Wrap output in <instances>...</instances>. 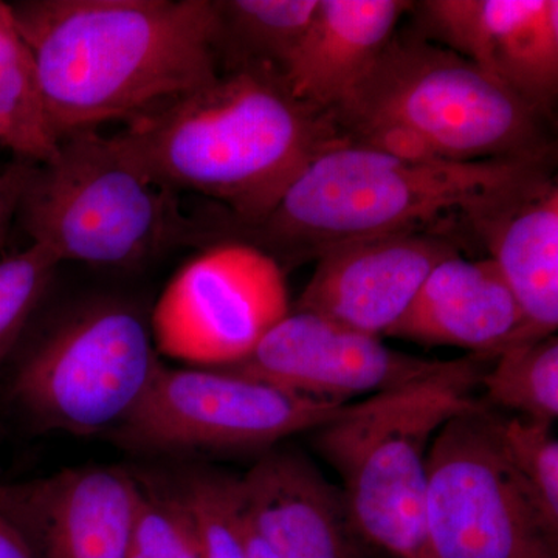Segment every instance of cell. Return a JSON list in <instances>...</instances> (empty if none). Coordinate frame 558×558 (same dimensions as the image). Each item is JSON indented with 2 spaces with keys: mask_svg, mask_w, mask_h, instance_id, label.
Here are the masks:
<instances>
[{
  "mask_svg": "<svg viewBox=\"0 0 558 558\" xmlns=\"http://www.w3.org/2000/svg\"><path fill=\"white\" fill-rule=\"evenodd\" d=\"M0 145L36 165L49 163L60 148L35 60L7 2H0Z\"/></svg>",
  "mask_w": 558,
  "mask_h": 558,
  "instance_id": "cell-20",
  "label": "cell"
},
{
  "mask_svg": "<svg viewBox=\"0 0 558 558\" xmlns=\"http://www.w3.org/2000/svg\"><path fill=\"white\" fill-rule=\"evenodd\" d=\"M425 523L435 558H558V524L499 439L497 411L451 417L428 453Z\"/></svg>",
  "mask_w": 558,
  "mask_h": 558,
  "instance_id": "cell-8",
  "label": "cell"
},
{
  "mask_svg": "<svg viewBox=\"0 0 558 558\" xmlns=\"http://www.w3.org/2000/svg\"><path fill=\"white\" fill-rule=\"evenodd\" d=\"M242 487V486H241ZM244 497V495H242ZM247 517V513H245ZM247 558H279L266 542L256 534L247 519Z\"/></svg>",
  "mask_w": 558,
  "mask_h": 558,
  "instance_id": "cell-27",
  "label": "cell"
},
{
  "mask_svg": "<svg viewBox=\"0 0 558 558\" xmlns=\"http://www.w3.org/2000/svg\"><path fill=\"white\" fill-rule=\"evenodd\" d=\"M442 360L416 357L312 312L290 310L231 373L266 381L301 398L347 405L435 373Z\"/></svg>",
  "mask_w": 558,
  "mask_h": 558,
  "instance_id": "cell-11",
  "label": "cell"
},
{
  "mask_svg": "<svg viewBox=\"0 0 558 558\" xmlns=\"http://www.w3.org/2000/svg\"><path fill=\"white\" fill-rule=\"evenodd\" d=\"M494 355L473 354L380 392L312 432V446L340 476L355 527L392 558H435L425 523L428 453L451 417L478 400Z\"/></svg>",
  "mask_w": 558,
  "mask_h": 558,
  "instance_id": "cell-4",
  "label": "cell"
},
{
  "mask_svg": "<svg viewBox=\"0 0 558 558\" xmlns=\"http://www.w3.org/2000/svg\"><path fill=\"white\" fill-rule=\"evenodd\" d=\"M417 35L465 58L543 119L558 95L557 0H424Z\"/></svg>",
  "mask_w": 558,
  "mask_h": 558,
  "instance_id": "cell-12",
  "label": "cell"
},
{
  "mask_svg": "<svg viewBox=\"0 0 558 558\" xmlns=\"http://www.w3.org/2000/svg\"><path fill=\"white\" fill-rule=\"evenodd\" d=\"M16 222L62 264L132 269L182 245L202 244L201 222L179 194L149 179L97 131L60 140L57 157L33 163Z\"/></svg>",
  "mask_w": 558,
  "mask_h": 558,
  "instance_id": "cell-5",
  "label": "cell"
},
{
  "mask_svg": "<svg viewBox=\"0 0 558 558\" xmlns=\"http://www.w3.org/2000/svg\"><path fill=\"white\" fill-rule=\"evenodd\" d=\"M160 357L149 315L119 295L87 296L25 333L5 398L39 432L108 436L145 395Z\"/></svg>",
  "mask_w": 558,
  "mask_h": 558,
  "instance_id": "cell-6",
  "label": "cell"
},
{
  "mask_svg": "<svg viewBox=\"0 0 558 558\" xmlns=\"http://www.w3.org/2000/svg\"><path fill=\"white\" fill-rule=\"evenodd\" d=\"M126 558H204L196 519L179 486H157L138 476Z\"/></svg>",
  "mask_w": 558,
  "mask_h": 558,
  "instance_id": "cell-22",
  "label": "cell"
},
{
  "mask_svg": "<svg viewBox=\"0 0 558 558\" xmlns=\"http://www.w3.org/2000/svg\"><path fill=\"white\" fill-rule=\"evenodd\" d=\"M165 189L226 205V222H258L300 172L348 142L336 117L296 100L269 65L222 70L112 135Z\"/></svg>",
  "mask_w": 558,
  "mask_h": 558,
  "instance_id": "cell-2",
  "label": "cell"
},
{
  "mask_svg": "<svg viewBox=\"0 0 558 558\" xmlns=\"http://www.w3.org/2000/svg\"><path fill=\"white\" fill-rule=\"evenodd\" d=\"M319 0H213L220 72L269 65L282 72L306 35Z\"/></svg>",
  "mask_w": 558,
  "mask_h": 558,
  "instance_id": "cell-19",
  "label": "cell"
},
{
  "mask_svg": "<svg viewBox=\"0 0 558 558\" xmlns=\"http://www.w3.org/2000/svg\"><path fill=\"white\" fill-rule=\"evenodd\" d=\"M407 0H319L281 75L296 100L336 117L396 35Z\"/></svg>",
  "mask_w": 558,
  "mask_h": 558,
  "instance_id": "cell-17",
  "label": "cell"
},
{
  "mask_svg": "<svg viewBox=\"0 0 558 558\" xmlns=\"http://www.w3.org/2000/svg\"><path fill=\"white\" fill-rule=\"evenodd\" d=\"M548 159L416 165L344 142L315 157L258 222L208 223L209 241L244 242L282 267L349 242L427 230L449 216L475 229L549 175Z\"/></svg>",
  "mask_w": 558,
  "mask_h": 558,
  "instance_id": "cell-3",
  "label": "cell"
},
{
  "mask_svg": "<svg viewBox=\"0 0 558 558\" xmlns=\"http://www.w3.org/2000/svg\"><path fill=\"white\" fill-rule=\"evenodd\" d=\"M336 120L343 134L360 124H405L451 161L550 156L534 110L478 65L416 32H396Z\"/></svg>",
  "mask_w": 558,
  "mask_h": 558,
  "instance_id": "cell-7",
  "label": "cell"
},
{
  "mask_svg": "<svg viewBox=\"0 0 558 558\" xmlns=\"http://www.w3.org/2000/svg\"><path fill=\"white\" fill-rule=\"evenodd\" d=\"M290 310L284 269L238 241L209 245L171 278L150 311L157 352L223 368L252 354Z\"/></svg>",
  "mask_w": 558,
  "mask_h": 558,
  "instance_id": "cell-10",
  "label": "cell"
},
{
  "mask_svg": "<svg viewBox=\"0 0 558 558\" xmlns=\"http://www.w3.org/2000/svg\"><path fill=\"white\" fill-rule=\"evenodd\" d=\"M137 499L138 476L105 465L0 481V512L35 558H126Z\"/></svg>",
  "mask_w": 558,
  "mask_h": 558,
  "instance_id": "cell-13",
  "label": "cell"
},
{
  "mask_svg": "<svg viewBox=\"0 0 558 558\" xmlns=\"http://www.w3.org/2000/svg\"><path fill=\"white\" fill-rule=\"evenodd\" d=\"M461 255L442 233L409 231L323 252L292 311L312 312L347 328L387 337L432 270Z\"/></svg>",
  "mask_w": 558,
  "mask_h": 558,
  "instance_id": "cell-14",
  "label": "cell"
},
{
  "mask_svg": "<svg viewBox=\"0 0 558 558\" xmlns=\"http://www.w3.org/2000/svg\"><path fill=\"white\" fill-rule=\"evenodd\" d=\"M0 558H35L25 539L0 512Z\"/></svg>",
  "mask_w": 558,
  "mask_h": 558,
  "instance_id": "cell-26",
  "label": "cell"
},
{
  "mask_svg": "<svg viewBox=\"0 0 558 558\" xmlns=\"http://www.w3.org/2000/svg\"><path fill=\"white\" fill-rule=\"evenodd\" d=\"M60 266L49 250L38 244L0 259V373L38 317Z\"/></svg>",
  "mask_w": 558,
  "mask_h": 558,
  "instance_id": "cell-23",
  "label": "cell"
},
{
  "mask_svg": "<svg viewBox=\"0 0 558 558\" xmlns=\"http://www.w3.org/2000/svg\"><path fill=\"white\" fill-rule=\"evenodd\" d=\"M523 315L521 343L558 328V189L549 175L532 183L475 227Z\"/></svg>",
  "mask_w": 558,
  "mask_h": 558,
  "instance_id": "cell-18",
  "label": "cell"
},
{
  "mask_svg": "<svg viewBox=\"0 0 558 558\" xmlns=\"http://www.w3.org/2000/svg\"><path fill=\"white\" fill-rule=\"evenodd\" d=\"M521 336L523 315L494 260L454 255L432 270L387 337L497 357Z\"/></svg>",
  "mask_w": 558,
  "mask_h": 558,
  "instance_id": "cell-16",
  "label": "cell"
},
{
  "mask_svg": "<svg viewBox=\"0 0 558 558\" xmlns=\"http://www.w3.org/2000/svg\"><path fill=\"white\" fill-rule=\"evenodd\" d=\"M497 427L509 461L548 519L558 524V440L553 425L497 411Z\"/></svg>",
  "mask_w": 558,
  "mask_h": 558,
  "instance_id": "cell-24",
  "label": "cell"
},
{
  "mask_svg": "<svg viewBox=\"0 0 558 558\" xmlns=\"http://www.w3.org/2000/svg\"><path fill=\"white\" fill-rule=\"evenodd\" d=\"M481 388V402L488 409L554 425L558 417L557 337L513 344L499 352Z\"/></svg>",
  "mask_w": 558,
  "mask_h": 558,
  "instance_id": "cell-21",
  "label": "cell"
},
{
  "mask_svg": "<svg viewBox=\"0 0 558 558\" xmlns=\"http://www.w3.org/2000/svg\"><path fill=\"white\" fill-rule=\"evenodd\" d=\"M241 486L250 524L279 558H369L343 492L301 451L259 454Z\"/></svg>",
  "mask_w": 558,
  "mask_h": 558,
  "instance_id": "cell-15",
  "label": "cell"
},
{
  "mask_svg": "<svg viewBox=\"0 0 558 558\" xmlns=\"http://www.w3.org/2000/svg\"><path fill=\"white\" fill-rule=\"evenodd\" d=\"M14 24L58 140L130 123L220 73L213 0H20Z\"/></svg>",
  "mask_w": 558,
  "mask_h": 558,
  "instance_id": "cell-1",
  "label": "cell"
},
{
  "mask_svg": "<svg viewBox=\"0 0 558 558\" xmlns=\"http://www.w3.org/2000/svg\"><path fill=\"white\" fill-rule=\"evenodd\" d=\"M32 161L16 159L0 172V250L5 247L11 227L16 222L17 205Z\"/></svg>",
  "mask_w": 558,
  "mask_h": 558,
  "instance_id": "cell-25",
  "label": "cell"
},
{
  "mask_svg": "<svg viewBox=\"0 0 558 558\" xmlns=\"http://www.w3.org/2000/svg\"><path fill=\"white\" fill-rule=\"evenodd\" d=\"M347 405L318 402L222 368L159 363L145 395L108 438L137 454L266 453Z\"/></svg>",
  "mask_w": 558,
  "mask_h": 558,
  "instance_id": "cell-9",
  "label": "cell"
}]
</instances>
